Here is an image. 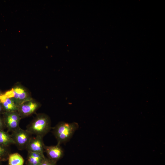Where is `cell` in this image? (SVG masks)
Masks as SVG:
<instances>
[{
  "label": "cell",
  "instance_id": "14",
  "mask_svg": "<svg viewBox=\"0 0 165 165\" xmlns=\"http://www.w3.org/2000/svg\"><path fill=\"white\" fill-rule=\"evenodd\" d=\"M56 163L45 157L40 165H57Z\"/></svg>",
  "mask_w": 165,
  "mask_h": 165
},
{
  "label": "cell",
  "instance_id": "15",
  "mask_svg": "<svg viewBox=\"0 0 165 165\" xmlns=\"http://www.w3.org/2000/svg\"><path fill=\"white\" fill-rule=\"evenodd\" d=\"M5 126L3 122L2 116H0V130H4Z\"/></svg>",
  "mask_w": 165,
  "mask_h": 165
},
{
  "label": "cell",
  "instance_id": "6",
  "mask_svg": "<svg viewBox=\"0 0 165 165\" xmlns=\"http://www.w3.org/2000/svg\"><path fill=\"white\" fill-rule=\"evenodd\" d=\"M39 107L38 102L30 99L19 105L17 112L22 118L31 115Z\"/></svg>",
  "mask_w": 165,
  "mask_h": 165
},
{
  "label": "cell",
  "instance_id": "1",
  "mask_svg": "<svg viewBox=\"0 0 165 165\" xmlns=\"http://www.w3.org/2000/svg\"><path fill=\"white\" fill-rule=\"evenodd\" d=\"M51 128V121L48 116L38 114L27 127L26 130L32 135L43 137Z\"/></svg>",
  "mask_w": 165,
  "mask_h": 165
},
{
  "label": "cell",
  "instance_id": "12",
  "mask_svg": "<svg viewBox=\"0 0 165 165\" xmlns=\"http://www.w3.org/2000/svg\"><path fill=\"white\" fill-rule=\"evenodd\" d=\"M8 165H24V160L18 153H10L8 159Z\"/></svg>",
  "mask_w": 165,
  "mask_h": 165
},
{
  "label": "cell",
  "instance_id": "2",
  "mask_svg": "<svg viewBox=\"0 0 165 165\" xmlns=\"http://www.w3.org/2000/svg\"><path fill=\"white\" fill-rule=\"evenodd\" d=\"M79 127L76 122L67 123L61 122L53 128V133L60 145L68 141Z\"/></svg>",
  "mask_w": 165,
  "mask_h": 165
},
{
  "label": "cell",
  "instance_id": "3",
  "mask_svg": "<svg viewBox=\"0 0 165 165\" xmlns=\"http://www.w3.org/2000/svg\"><path fill=\"white\" fill-rule=\"evenodd\" d=\"M11 133V136L18 149H26L32 135L26 129L24 130L20 127Z\"/></svg>",
  "mask_w": 165,
  "mask_h": 165
},
{
  "label": "cell",
  "instance_id": "7",
  "mask_svg": "<svg viewBox=\"0 0 165 165\" xmlns=\"http://www.w3.org/2000/svg\"><path fill=\"white\" fill-rule=\"evenodd\" d=\"M44 152L46 153L48 159L56 163L63 157L64 155L63 148L58 144L55 145H45Z\"/></svg>",
  "mask_w": 165,
  "mask_h": 165
},
{
  "label": "cell",
  "instance_id": "4",
  "mask_svg": "<svg viewBox=\"0 0 165 165\" xmlns=\"http://www.w3.org/2000/svg\"><path fill=\"white\" fill-rule=\"evenodd\" d=\"M3 122L8 132H12L20 127L21 118L17 111L4 112L2 114Z\"/></svg>",
  "mask_w": 165,
  "mask_h": 165
},
{
  "label": "cell",
  "instance_id": "18",
  "mask_svg": "<svg viewBox=\"0 0 165 165\" xmlns=\"http://www.w3.org/2000/svg\"><path fill=\"white\" fill-rule=\"evenodd\" d=\"M2 162L0 161V165H2Z\"/></svg>",
  "mask_w": 165,
  "mask_h": 165
},
{
  "label": "cell",
  "instance_id": "16",
  "mask_svg": "<svg viewBox=\"0 0 165 165\" xmlns=\"http://www.w3.org/2000/svg\"><path fill=\"white\" fill-rule=\"evenodd\" d=\"M4 112L2 105L0 103V116L2 115Z\"/></svg>",
  "mask_w": 165,
  "mask_h": 165
},
{
  "label": "cell",
  "instance_id": "17",
  "mask_svg": "<svg viewBox=\"0 0 165 165\" xmlns=\"http://www.w3.org/2000/svg\"><path fill=\"white\" fill-rule=\"evenodd\" d=\"M2 95L0 90V97Z\"/></svg>",
  "mask_w": 165,
  "mask_h": 165
},
{
  "label": "cell",
  "instance_id": "13",
  "mask_svg": "<svg viewBox=\"0 0 165 165\" xmlns=\"http://www.w3.org/2000/svg\"><path fill=\"white\" fill-rule=\"evenodd\" d=\"M9 147H6L0 144V161L1 162L8 160L10 154Z\"/></svg>",
  "mask_w": 165,
  "mask_h": 165
},
{
  "label": "cell",
  "instance_id": "5",
  "mask_svg": "<svg viewBox=\"0 0 165 165\" xmlns=\"http://www.w3.org/2000/svg\"><path fill=\"white\" fill-rule=\"evenodd\" d=\"M4 95L6 97L13 99L18 106L29 100L28 92L23 87L17 86L6 92Z\"/></svg>",
  "mask_w": 165,
  "mask_h": 165
},
{
  "label": "cell",
  "instance_id": "9",
  "mask_svg": "<svg viewBox=\"0 0 165 165\" xmlns=\"http://www.w3.org/2000/svg\"><path fill=\"white\" fill-rule=\"evenodd\" d=\"M0 103L4 112L17 111V105L13 99L6 97L4 94L0 97Z\"/></svg>",
  "mask_w": 165,
  "mask_h": 165
},
{
  "label": "cell",
  "instance_id": "8",
  "mask_svg": "<svg viewBox=\"0 0 165 165\" xmlns=\"http://www.w3.org/2000/svg\"><path fill=\"white\" fill-rule=\"evenodd\" d=\"M43 137L39 136L32 137L28 143L26 149L27 151L44 154V147Z\"/></svg>",
  "mask_w": 165,
  "mask_h": 165
},
{
  "label": "cell",
  "instance_id": "11",
  "mask_svg": "<svg viewBox=\"0 0 165 165\" xmlns=\"http://www.w3.org/2000/svg\"><path fill=\"white\" fill-rule=\"evenodd\" d=\"M0 144L6 147L15 144V142L11 136L8 132L0 130Z\"/></svg>",
  "mask_w": 165,
  "mask_h": 165
},
{
  "label": "cell",
  "instance_id": "10",
  "mask_svg": "<svg viewBox=\"0 0 165 165\" xmlns=\"http://www.w3.org/2000/svg\"><path fill=\"white\" fill-rule=\"evenodd\" d=\"M26 165H40L45 158L44 154L28 151Z\"/></svg>",
  "mask_w": 165,
  "mask_h": 165
}]
</instances>
